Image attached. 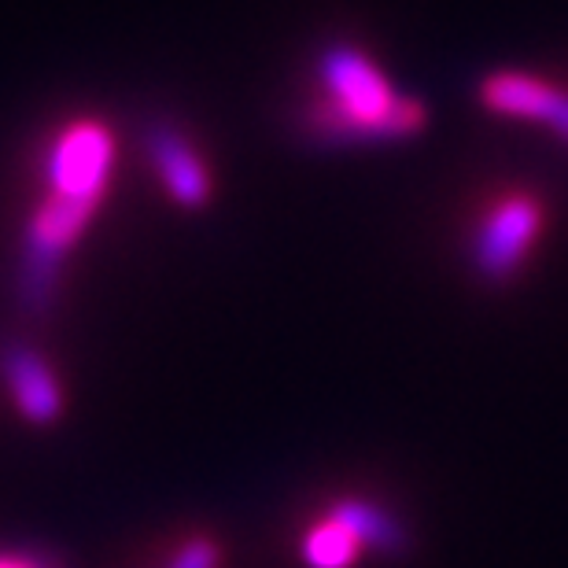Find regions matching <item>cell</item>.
Segmentation results:
<instances>
[{
	"mask_svg": "<svg viewBox=\"0 0 568 568\" xmlns=\"http://www.w3.org/2000/svg\"><path fill=\"white\" fill-rule=\"evenodd\" d=\"M322 97L306 108V138L322 144H392L417 138L428 122L422 100L403 97L388 74L351 44L317 55Z\"/></svg>",
	"mask_w": 568,
	"mask_h": 568,
	"instance_id": "6da1fadb",
	"label": "cell"
},
{
	"mask_svg": "<svg viewBox=\"0 0 568 568\" xmlns=\"http://www.w3.org/2000/svg\"><path fill=\"white\" fill-rule=\"evenodd\" d=\"M97 211L100 203L93 200H71L49 192L44 203H38V211L30 214L16 270V300L30 317H44L55 306L67 255L82 241Z\"/></svg>",
	"mask_w": 568,
	"mask_h": 568,
	"instance_id": "7a4b0ae2",
	"label": "cell"
},
{
	"mask_svg": "<svg viewBox=\"0 0 568 568\" xmlns=\"http://www.w3.org/2000/svg\"><path fill=\"white\" fill-rule=\"evenodd\" d=\"M542 225H547V211L542 200L528 196V192H509L487 207L473 233L469 263L487 284H506L517 277V270L528 263L536 252Z\"/></svg>",
	"mask_w": 568,
	"mask_h": 568,
	"instance_id": "3957f363",
	"label": "cell"
},
{
	"mask_svg": "<svg viewBox=\"0 0 568 568\" xmlns=\"http://www.w3.org/2000/svg\"><path fill=\"white\" fill-rule=\"evenodd\" d=\"M115 170V138L104 122H71L49 152V192L100 203Z\"/></svg>",
	"mask_w": 568,
	"mask_h": 568,
	"instance_id": "277c9868",
	"label": "cell"
},
{
	"mask_svg": "<svg viewBox=\"0 0 568 568\" xmlns=\"http://www.w3.org/2000/svg\"><path fill=\"white\" fill-rule=\"evenodd\" d=\"M476 97H480V104L491 111V115L536 122V126H547L561 144H568V93L565 89L542 82L536 74L498 71L484 78Z\"/></svg>",
	"mask_w": 568,
	"mask_h": 568,
	"instance_id": "5b68a950",
	"label": "cell"
},
{
	"mask_svg": "<svg viewBox=\"0 0 568 568\" xmlns=\"http://www.w3.org/2000/svg\"><path fill=\"white\" fill-rule=\"evenodd\" d=\"M144 148H148V159H152L159 181H163L166 196L174 200L178 207H189V211L207 207L214 196L207 163H203L192 141L174 122H152L144 133Z\"/></svg>",
	"mask_w": 568,
	"mask_h": 568,
	"instance_id": "8992f818",
	"label": "cell"
},
{
	"mask_svg": "<svg viewBox=\"0 0 568 568\" xmlns=\"http://www.w3.org/2000/svg\"><path fill=\"white\" fill-rule=\"evenodd\" d=\"M0 373L11 392L16 410L27 417L30 425H55L63 417L67 395L60 388V377L52 373V366L44 362L30 344H11L0 347Z\"/></svg>",
	"mask_w": 568,
	"mask_h": 568,
	"instance_id": "52a82bcc",
	"label": "cell"
},
{
	"mask_svg": "<svg viewBox=\"0 0 568 568\" xmlns=\"http://www.w3.org/2000/svg\"><path fill=\"white\" fill-rule=\"evenodd\" d=\"M333 514L355 531L362 547L377 550L384 558H403L406 547H410V531H406L388 509L369 503V498H344V503L333 506Z\"/></svg>",
	"mask_w": 568,
	"mask_h": 568,
	"instance_id": "ba28073f",
	"label": "cell"
},
{
	"mask_svg": "<svg viewBox=\"0 0 568 568\" xmlns=\"http://www.w3.org/2000/svg\"><path fill=\"white\" fill-rule=\"evenodd\" d=\"M358 554H366V547H362L355 531H351L333 509H328L317 525H311V531L303 536L306 568H351L358 561Z\"/></svg>",
	"mask_w": 568,
	"mask_h": 568,
	"instance_id": "9c48e42d",
	"label": "cell"
},
{
	"mask_svg": "<svg viewBox=\"0 0 568 568\" xmlns=\"http://www.w3.org/2000/svg\"><path fill=\"white\" fill-rule=\"evenodd\" d=\"M219 561H222L219 542L207 539V536H196L174 554V561H170L166 568H219Z\"/></svg>",
	"mask_w": 568,
	"mask_h": 568,
	"instance_id": "30bf717a",
	"label": "cell"
},
{
	"mask_svg": "<svg viewBox=\"0 0 568 568\" xmlns=\"http://www.w3.org/2000/svg\"><path fill=\"white\" fill-rule=\"evenodd\" d=\"M0 568H63L52 554L38 550H4L0 554Z\"/></svg>",
	"mask_w": 568,
	"mask_h": 568,
	"instance_id": "8fae6325",
	"label": "cell"
}]
</instances>
